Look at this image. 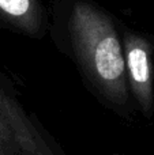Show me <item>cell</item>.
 <instances>
[{
  "mask_svg": "<svg viewBox=\"0 0 154 155\" xmlns=\"http://www.w3.org/2000/svg\"><path fill=\"white\" fill-rule=\"evenodd\" d=\"M72 45L85 74L116 106L128 101L124 52L112 19L86 2H76L70 16Z\"/></svg>",
  "mask_w": 154,
  "mask_h": 155,
  "instance_id": "obj_1",
  "label": "cell"
},
{
  "mask_svg": "<svg viewBox=\"0 0 154 155\" xmlns=\"http://www.w3.org/2000/svg\"><path fill=\"white\" fill-rule=\"evenodd\" d=\"M0 151L8 155H65L56 140L0 87Z\"/></svg>",
  "mask_w": 154,
  "mask_h": 155,
  "instance_id": "obj_2",
  "label": "cell"
},
{
  "mask_svg": "<svg viewBox=\"0 0 154 155\" xmlns=\"http://www.w3.org/2000/svg\"><path fill=\"white\" fill-rule=\"evenodd\" d=\"M126 75L142 113L150 117L153 113V70L150 44L136 34H126L124 38Z\"/></svg>",
  "mask_w": 154,
  "mask_h": 155,
  "instance_id": "obj_3",
  "label": "cell"
},
{
  "mask_svg": "<svg viewBox=\"0 0 154 155\" xmlns=\"http://www.w3.org/2000/svg\"><path fill=\"white\" fill-rule=\"evenodd\" d=\"M0 18L32 35H37L42 26V11L38 0H0Z\"/></svg>",
  "mask_w": 154,
  "mask_h": 155,
  "instance_id": "obj_4",
  "label": "cell"
},
{
  "mask_svg": "<svg viewBox=\"0 0 154 155\" xmlns=\"http://www.w3.org/2000/svg\"><path fill=\"white\" fill-rule=\"evenodd\" d=\"M0 155H8L7 153H4V151H0Z\"/></svg>",
  "mask_w": 154,
  "mask_h": 155,
  "instance_id": "obj_5",
  "label": "cell"
}]
</instances>
